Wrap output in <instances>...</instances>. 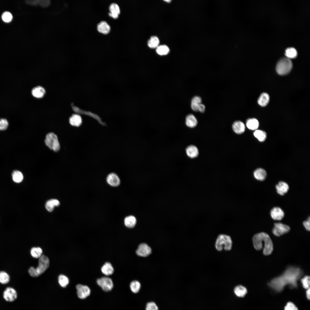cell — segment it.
<instances>
[{"label":"cell","mask_w":310,"mask_h":310,"mask_svg":"<svg viewBox=\"0 0 310 310\" xmlns=\"http://www.w3.org/2000/svg\"><path fill=\"white\" fill-rule=\"evenodd\" d=\"M302 274L301 270L299 268L290 267L283 274L272 280L269 286L276 292L282 291L286 285L291 288H296L297 281Z\"/></svg>","instance_id":"6da1fadb"},{"label":"cell","mask_w":310,"mask_h":310,"mask_svg":"<svg viewBox=\"0 0 310 310\" xmlns=\"http://www.w3.org/2000/svg\"><path fill=\"white\" fill-rule=\"evenodd\" d=\"M253 242L254 248L257 250H261L263 247L264 254L266 255L270 254L273 250V244L269 235L266 233L261 232L255 235L253 238Z\"/></svg>","instance_id":"7a4b0ae2"},{"label":"cell","mask_w":310,"mask_h":310,"mask_svg":"<svg viewBox=\"0 0 310 310\" xmlns=\"http://www.w3.org/2000/svg\"><path fill=\"white\" fill-rule=\"evenodd\" d=\"M49 261L48 257L42 255L39 258L38 266L36 268L33 267H30L28 270L29 273L33 277H37L46 270L49 267Z\"/></svg>","instance_id":"3957f363"},{"label":"cell","mask_w":310,"mask_h":310,"mask_svg":"<svg viewBox=\"0 0 310 310\" xmlns=\"http://www.w3.org/2000/svg\"><path fill=\"white\" fill-rule=\"evenodd\" d=\"M232 246V241L230 237L225 234H220L217 238L215 246L218 251H221L224 249L225 250H231Z\"/></svg>","instance_id":"277c9868"},{"label":"cell","mask_w":310,"mask_h":310,"mask_svg":"<svg viewBox=\"0 0 310 310\" xmlns=\"http://www.w3.org/2000/svg\"><path fill=\"white\" fill-rule=\"evenodd\" d=\"M292 67V64L290 59L286 57H283L280 59L277 63L276 70L279 75H285L290 73Z\"/></svg>","instance_id":"5b68a950"},{"label":"cell","mask_w":310,"mask_h":310,"mask_svg":"<svg viewBox=\"0 0 310 310\" xmlns=\"http://www.w3.org/2000/svg\"><path fill=\"white\" fill-rule=\"evenodd\" d=\"M46 145L50 149L57 152L60 149V144L57 135L53 133L48 134L45 140Z\"/></svg>","instance_id":"8992f818"},{"label":"cell","mask_w":310,"mask_h":310,"mask_svg":"<svg viewBox=\"0 0 310 310\" xmlns=\"http://www.w3.org/2000/svg\"><path fill=\"white\" fill-rule=\"evenodd\" d=\"M97 283L103 290L106 292L111 290L113 286L112 279L108 277H104L98 279Z\"/></svg>","instance_id":"52a82bcc"},{"label":"cell","mask_w":310,"mask_h":310,"mask_svg":"<svg viewBox=\"0 0 310 310\" xmlns=\"http://www.w3.org/2000/svg\"><path fill=\"white\" fill-rule=\"evenodd\" d=\"M290 230V227L287 225L280 222L276 223L272 232L275 235L279 237L288 232Z\"/></svg>","instance_id":"ba28073f"},{"label":"cell","mask_w":310,"mask_h":310,"mask_svg":"<svg viewBox=\"0 0 310 310\" xmlns=\"http://www.w3.org/2000/svg\"><path fill=\"white\" fill-rule=\"evenodd\" d=\"M18 296L16 290L11 287L7 288L3 292V297L6 301L12 302L15 301Z\"/></svg>","instance_id":"9c48e42d"},{"label":"cell","mask_w":310,"mask_h":310,"mask_svg":"<svg viewBox=\"0 0 310 310\" xmlns=\"http://www.w3.org/2000/svg\"><path fill=\"white\" fill-rule=\"evenodd\" d=\"M76 288L78 296L81 299H85L90 294V289L87 286L78 284L76 285Z\"/></svg>","instance_id":"30bf717a"},{"label":"cell","mask_w":310,"mask_h":310,"mask_svg":"<svg viewBox=\"0 0 310 310\" xmlns=\"http://www.w3.org/2000/svg\"><path fill=\"white\" fill-rule=\"evenodd\" d=\"M151 252L150 247L144 243L140 244L136 251V253L138 255L143 257L147 256Z\"/></svg>","instance_id":"8fae6325"},{"label":"cell","mask_w":310,"mask_h":310,"mask_svg":"<svg viewBox=\"0 0 310 310\" xmlns=\"http://www.w3.org/2000/svg\"><path fill=\"white\" fill-rule=\"evenodd\" d=\"M270 214L272 218L275 220H280L284 218V213L280 207H274L271 210Z\"/></svg>","instance_id":"7c38bea8"},{"label":"cell","mask_w":310,"mask_h":310,"mask_svg":"<svg viewBox=\"0 0 310 310\" xmlns=\"http://www.w3.org/2000/svg\"><path fill=\"white\" fill-rule=\"evenodd\" d=\"M276 188L277 193L281 195H283L287 193L289 189L288 185L286 183L283 181H280L276 185Z\"/></svg>","instance_id":"4fadbf2b"},{"label":"cell","mask_w":310,"mask_h":310,"mask_svg":"<svg viewBox=\"0 0 310 310\" xmlns=\"http://www.w3.org/2000/svg\"><path fill=\"white\" fill-rule=\"evenodd\" d=\"M106 181L108 183L113 187H117L120 183V180L118 176L115 174L112 173L107 176Z\"/></svg>","instance_id":"5bb4252c"},{"label":"cell","mask_w":310,"mask_h":310,"mask_svg":"<svg viewBox=\"0 0 310 310\" xmlns=\"http://www.w3.org/2000/svg\"><path fill=\"white\" fill-rule=\"evenodd\" d=\"M109 9L110 11L108 13L109 16L114 19L117 18L120 13V9L118 5L116 3H112L110 5Z\"/></svg>","instance_id":"9a60e30c"},{"label":"cell","mask_w":310,"mask_h":310,"mask_svg":"<svg viewBox=\"0 0 310 310\" xmlns=\"http://www.w3.org/2000/svg\"><path fill=\"white\" fill-rule=\"evenodd\" d=\"M232 128L233 131L236 133L241 134L243 133L245 130V127L244 124L240 121H236L233 123Z\"/></svg>","instance_id":"2e32d148"},{"label":"cell","mask_w":310,"mask_h":310,"mask_svg":"<svg viewBox=\"0 0 310 310\" xmlns=\"http://www.w3.org/2000/svg\"><path fill=\"white\" fill-rule=\"evenodd\" d=\"M27 3L32 5H39L42 7H46L49 6L51 3L50 0H30L26 1Z\"/></svg>","instance_id":"e0dca14e"},{"label":"cell","mask_w":310,"mask_h":310,"mask_svg":"<svg viewBox=\"0 0 310 310\" xmlns=\"http://www.w3.org/2000/svg\"><path fill=\"white\" fill-rule=\"evenodd\" d=\"M253 175L256 179L262 181L266 179L267 176V173L264 169L259 168L255 170L253 172Z\"/></svg>","instance_id":"ac0fdd59"},{"label":"cell","mask_w":310,"mask_h":310,"mask_svg":"<svg viewBox=\"0 0 310 310\" xmlns=\"http://www.w3.org/2000/svg\"><path fill=\"white\" fill-rule=\"evenodd\" d=\"M97 28L98 32L104 34H108L111 29L109 25L105 21L99 23L97 25Z\"/></svg>","instance_id":"d6986e66"},{"label":"cell","mask_w":310,"mask_h":310,"mask_svg":"<svg viewBox=\"0 0 310 310\" xmlns=\"http://www.w3.org/2000/svg\"><path fill=\"white\" fill-rule=\"evenodd\" d=\"M186 153L187 156L191 158L197 157L198 154V150L195 146L191 145L188 146L186 149Z\"/></svg>","instance_id":"ffe728a7"},{"label":"cell","mask_w":310,"mask_h":310,"mask_svg":"<svg viewBox=\"0 0 310 310\" xmlns=\"http://www.w3.org/2000/svg\"><path fill=\"white\" fill-rule=\"evenodd\" d=\"M197 119L193 114H190L187 116L185 119V124L187 127L193 128L197 125Z\"/></svg>","instance_id":"44dd1931"},{"label":"cell","mask_w":310,"mask_h":310,"mask_svg":"<svg viewBox=\"0 0 310 310\" xmlns=\"http://www.w3.org/2000/svg\"><path fill=\"white\" fill-rule=\"evenodd\" d=\"M101 270L104 274L107 276L112 275L114 271L112 266L108 262H106L101 267Z\"/></svg>","instance_id":"7402d4cb"},{"label":"cell","mask_w":310,"mask_h":310,"mask_svg":"<svg viewBox=\"0 0 310 310\" xmlns=\"http://www.w3.org/2000/svg\"><path fill=\"white\" fill-rule=\"evenodd\" d=\"M32 95L34 97L38 98H40L44 96L45 93V91L43 87L38 86L32 89Z\"/></svg>","instance_id":"603a6c76"},{"label":"cell","mask_w":310,"mask_h":310,"mask_svg":"<svg viewBox=\"0 0 310 310\" xmlns=\"http://www.w3.org/2000/svg\"><path fill=\"white\" fill-rule=\"evenodd\" d=\"M60 205L59 201L57 199H52L46 202L45 204L46 209L49 212H52L55 206H58Z\"/></svg>","instance_id":"cb8c5ba5"},{"label":"cell","mask_w":310,"mask_h":310,"mask_svg":"<svg viewBox=\"0 0 310 310\" xmlns=\"http://www.w3.org/2000/svg\"><path fill=\"white\" fill-rule=\"evenodd\" d=\"M247 127L251 130H256L259 126V123L257 119L252 118L248 119L246 121Z\"/></svg>","instance_id":"d4e9b609"},{"label":"cell","mask_w":310,"mask_h":310,"mask_svg":"<svg viewBox=\"0 0 310 310\" xmlns=\"http://www.w3.org/2000/svg\"><path fill=\"white\" fill-rule=\"evenodd\" d=\"M270 100L269 95L266 93L261 94L258 99V104L261 106H266L268 104Z\"/></svg>","instance_id":"484cf974"},{"label":"cell","mask_w":310,"mask_h":310,"mask_svg":"<svg viewBox=\"0 0 310 310\" xmlns=\"http://www.w3.org/2000/svg\"><path fill=\"white\" fill-rule=\"evenodd\" d=\"M69 122L71 125L78 127L81 125L82 121L81 117L79 115L73 114L69 118Z\"/></svg>","instance_id":"4316f807"},{"label":"cell","mask_w":310,"mask_h":310,"mask_svg":"<svg viewBox=\"0 0 310 310\" xmlns=\"http://www.w3.org/2000/svg\"><path fill=\"white\" fill-rule=\"evenodd\" d=\"M234 292L237 297H243L247 293V290L245 286L241 285H239L235 288Z\"/></svg>","instance_id":"83f0119b"},{"label":"cell","mask_w":310,"mask_h":310,"mask_svg":"<svg viewBox=\"0 0 310 310\" xmlns=\"http://www.w3.org/2000/svg\"><path fill=\"white\" fill-rule=\"evenodd\" d=\"M202 99L199 96H196L192 98L191 102V107L192 110L198 111L199 106L202 103Z\"/></svg>","instance_id":"f1b7e54d"},{"label":"cell","mask_w":310,"mask_h":310,"mask_svg":"<svg viewBox=\"0 0 310 310\" xmlns=\"http://www.w3.org/2000/svg\"><path fill=\"white\" fill-rule=\"evenodd\" d=\"M136 223V219L133 216H129L126 217L125 218V224L128 228H131L134 227L135 226Z\"/></svg>","instance_id":"f546056e"},{"label":"cell","mask_w":310,"mask_h":310,"mask_svg":"<svg viewBox=\"0 0 310 310\" xmlns=\"http://www.w3.org/2000/svg\"><path fill=\"white\" fill-rule=\"evenodd\" d=\"M159 44V40L158 38L156 36H151L148 42V46L151 48H157Z\"/></svg>","instance_id":"4dcf8cb0"},{"label":"cell","mask_w":310,"mask_h":310,"mask_svg":"<svg viewBox=\"0 0 310 310\" xmlns=\"http://www.w3.org/2000/svg\"><path fill=\"white\" fill-rule=\"evenodd\" d=\"M253 135L254 136L261 142L264 141L267 137L266 133L265 131L260 130L257 129L255 130L253 133Z\"/></svg>","instance_id":"1f68e13d"},{"label":"cell","mask_w":310,"mask_h":310,"mask_svg":"<svg viewBox=\"0 0 310 310\" xmlns=\"http://www.w3.org/2000/svg\"><path fill=\"white\" fill-rule=\"evenodd\" d=\"M12 178L13 181L17 183L21 182L23 179L22 173L18 170H14L12 173Z\"/></svg>","instance_id":"d6a6232c"},{"label":"cell","mask_w":310,"mask_h":310,"mask_svg":"<svg viewBox=\"0 0 310 310\" xmlns=\"http://www.w3.org/2000/svg\"><path fill=\"white\" fill-rule=\"evenodd\" d=\"M156 50L157 53L161 55H166L170 51L169 48L165 45L159 46L156 48Z\"/></svg>","instance_id":"836d02e7"},{"label":"cell","mask_w":310,"mask_h":310,"mask_svg":"<svg viewBox=\"0 0 310 310\" xmlns=\"http://www.w3.org/2000/svg\"><path fill=\"white\" fill-rule=\"evenodd\" d=\"M285 55L286 57L290 59L296 57L297 52L296 49L293 47L287 48L285 50Z\"/></svg>","instance_id":"e575fe53"},{"label":"cell","mask_w":310,"mask_h":310,"mask_svg":"<svg viewBox=\"0 0 310 310\" xmlns=\"http://www.w3.org/2000/svg\"><path fill=\"white\" fill-rule=\"evenodd\" d=\"M9 275L5 271H0V283L5 284H7L10 281Z\"/></svg>","instance_id":"d590c367"},{"label":"cell","mask_w":310,"mask_h":310,"mask_svg":"<svg viewBox=\"0 0 310 310\" xmlns=\"http://www.w3.org/2000/svg\"><path fill=\"white\" fill-rule=\"evenodd\" d=\"M42 250L39 247H33L30 250L31 255L35 258H39L42 255Z\"/></svg>","instance_id":"8d00e7d4"},{"label":"cell","mask_w":310,"mask_h":310,"mask_svg":"<svg viewBox=\"0 0 310 310\" xmlns=\"http://www.w3.org/2000/svg\"><path fill=\"white\" fill-rule=\"evenodd\" d=\"M130 287L131 291L134 293H137L140 290L141 284L140 282L137 280L132 281L130 285Z\"/></svg>","instance_id":"74e56055"},{"label":"cell","mask_w":310,"mask_h":310,"mask_svg":"<svg viewBox=\"0 0 310 310\" xmlns=\"http://www.w3.org/2000/svg\"><path fill=\"white\" fill-rule=\"evenodd\" d=\"M58 282L60 286L63 287H66L69 283L68 278L65 275L61 274L58 277Z\"/></svg>","instance_id":"f35d334b"},{"label":"cell","mask_w":310,"mask_h":310,"mask_svg":"<svg viewBox=\"0 0 310 310\" xmlns=\"http://www.w3.org/2000/svg\"><path fill=\"white\" fill-rule=\"evenodd\" d=\"M1 18L4 22L6 23H9L11 21L13 18V16L12 14L10 12L5 11L2 13L1 16Z\"/></svg>","instance_id":"ab89813d"},{"label":"cell","mask_w":310,"mask_h":310,"mask_svg":"<svg viewBox=\"0 0 310 310\" xmlns=\"http://www.w3.org/2000/svg\"><path fill=\"white\" fill-rule=\"evenodd\" d=\"M309 276H306L301 279V282L303 287L307 289L310 288V279Z\"/></svg>","instance_id":"60d3db41"},{"label":"cell","mask_w":310,"mask_h":310,"mask_svg":"<svg viewBox=\"0 0 310 310\" xmlns=\"http://www.w3.org/2000/svg\"><path fill=\"white\" fill-rule=\"evenodd\" d=\"M146 310H158V306L156 303L153 302H150L146 304Z\"/></svg>","instance_id":"b9f144b4"},{"label":"cell","mask_w":310,"mask_h":310,"mask_svg":"<svg viewBox=\"0 0 310 310\" xmlns=\"http://www.w3.org/2000/svg\"><path fill=\"white\" fill-rule=\"evenodd\" d=\"M8 125L7 121L5 119H0V130H4L6 129Z\"/></svg>","instance_id":"7bdbcfd3"},{"label":"cell","mask_w":310,"mask_h":310,"mask_svg":"<svg viewBox=\"0 0 310 310\" xmlns=\"http://www.w3.org/2000/svg\"><path fill=\"white\" fill-rule=\"evenodd\" d=\"M284 310H298L297 307L292 302H288L284 308Z\"/></svg>","instance_id":"ee69618b"},{"label":"cell","mask_w":310,"mask_h":310,"mask_svg":"<svg viewBox=\"0 0 310 310\" xmlns=\"http://www.w3.org/2000/svg\"><path fill=\"white\" fill-rule=\"evenodd\" d=\"M310 218L309 217L308 218L303 222V225L306 230L309 231L310 230Z\"/></svg>","instance_id":"f6af8a7d"},{"label":"cell","mask_w":310,"mask_h":310,"mask_svg":"<svg viewBox=\"0 0 310 310\" xmlns=\"http://www.w3.org/2000/svg\"><path fill=\"white\" fill-rule=\"evenodd\" d=\"M205 109V106L202 103H201L199 106L198 111L200 112L201 113H203L204 112Z\"/></svg>","instance_id":"bcb514c9"},{"label":"cell","mask_w":310,"mask_h":310,"mask_svg":"<svg viewBox=\"0 0 310 310\" xmlns=\"http://www.w3.org/2000/svg\"><path fill=\"white\" fill-rule=\"evenodd\" d=\"M310 288H308V289H307V290L306 291V297H307V298L309 300H310Z\"/></svg>","instance_id":"7dc6e473"},{"label":"cell","mask_w":310,"mask_h":310,"mask_svg":"<svg viewBox=\"0 0 310 310\" xmlns=\"http://www.w3.org/2000/svg\"><path fill=\"white\" fill-rule=\"evenodd\" d=\"M165 1L168 2H170V1H171V0H165V1Z\"/></svg>","instance_id":"c3c4849f"}]
</instances>
